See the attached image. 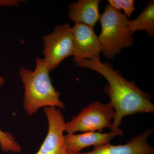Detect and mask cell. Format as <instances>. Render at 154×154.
Instances as JSON below:
<instances>
[{
	"instance_id": "6da1fadb",
	"label": "cell",
	"mask_w": 154,
	"mask_h": 154,
	"mask_svg": "<svg viewBox=\"0 0 154 154\" xmlns=\"http://www.w3.org/2000/svg\"><path fill=\"white\" fill-rule=\"evenodd\" d=\"M75 62L77 66L97 72L107 80L108 85L103 90L109 96L115 112L111 130L118 128L125 116L137 113H154V105L150 94L140 90L134 82L127 81L109 63L102 62L99 57Z\"/></svg>"
},
{
	"instance_id": "7a4b0ae2",
	"label": "cell",
	"mask_w": 154,
	"mask_h": 154,
	"mask_svg": "<svg viewBox=\"0 0 154 154\" xmlns=\"http://www.w3.org/2000/svg\"><path fill=\"white\" fill-rule=\"evenodd\" d=\"M49 71L43 59L37 57L34 70L22 67L19 73L24 84V108L27 114L32 116L42 107L65 108L60 99V94L53 86Z\"/></svg>"
},
{
	"instance_id": "3957f363",
	"label": "cell",
	"mask_w": 154,
	"mask_h": 154,
	"mask_svg": "<svg viewBox=\"0 0 154 154\" xmlns=\"http://www.w3.org/2000/svg\"><path fill=\"white\" fill-rule=\"evenodd\" d=\"M128 18L110 5L105 7L100 16L101 31L98 36L102 53L105 57L113 59L123 48L133 43V33L128 30Z\"/></svg>"
},
{
	"instance_id": "277c9868",
	"label": "cell",
	"mask_w": 154,
	"mask_h": 154,
	"mask_svg": "<svg viewBox=\"0 0 154 154\" xmlns=\"http://www.w3.org/2000/svg\"><path fill=\"white\" fill-rule=\"evenodd\" d=\"M115 115V110L110 102L105 104L95 101L82 109L78 115L72 117L71 121L65 123L64 131L68 134L78 131L102 132L105 128H111V121Z\"/></svg>"
},
{
	"instance_id": "5b68a950",
	"label": "cell",
	"mask_w": 154,
	"mask_h": 154,
	"mask_svg": "<svg viewBox=\"0 0 154 154\" xmlns=\"http://www.w3.org/2000/svg\"><path fill=\"white\" fill-rule=\"evenodd\" d=\"M43 59L50 72L65 59L73 55L72 27L67 24L56 26L52 33L43 37Z\"/></svg>"
},
{
	"instance_id": "8992f818",
	"label": "cell",
	"mask_w": 154,
	"mask_h": 154,
	"mask_svg": "<svg viewBox=\"0 0 154 154\" xmlns=\"http://www.w3.org/2000/svg\"><path fill=\"white\" fill-rule=\"evenodd\" d=\"M48 122V131L40 148L35 154H67L65 143L64 118L61 109L55 107H45Z\"/></svg>"
},
{
	"instance_id": "52a82bcc",
	"label": "cell",
	"mask_w": 154,
	"mask_h": 154,
	"mask_svg": "<svg viewBox=\"0 0 154 154\" xmlns=\"http://www.w3.org/2000/svg\"><path fill=\"white\" fill-rule=\"evenodd\" d=\"M74 61L99 57L102 48L94 28L81 23L72 27Z\"/></svg>"
},
{
	"instance_id": "ba28073f",
	"label": "cell",
	"mask_w": 154,
	"mask_h": 154,
	"mask_svg": "<svg viewBox=\"0 0 154 154\" xmlns=\"http://www.w3.org/2000/svg\"><path fill=\"white\" fill-rule=\"evenodd\" d=\"M153 129L147 130L124 145H112L110 143L95 146L92 151L86 153L67 152V154H153L154 149L149 144V137Z\"/></svg>"
},
{
	"instance_id": "9c48e42d",
	"label": "cell",
	"mask_w": 154,
	"mask_h": 154,
	"mask_svg": "<svg viewBox=\"0 0 154 154\" xmlns=\"http://www.w3.org/2000/svg\"><path fill=\"white\" fill-rule=\"evenodd\" d=\"M123 134V131L118 128L107 133L90 131L79 134H67L64 136L65 143L67 151L79 153L83 149L90 146L109 143L115 137L121 136Z\"/></svg>"
},
{
	"instance_id": "30bf717a",
	"label": "cell",
	"mask_w": 154,
	"mask_h": 154,
	"mask_svg": "<svg viewBox=\"0 0 154 154\" xmlns=\"http://www.w3.org/2000/svg\"><path fill=\"white\" fill-rule=\"evenodd\" d=\"M100 0H79L69 6L68 17L75 23H81L94 28L100 19Z\"/></svg>"
},
{
	"instance_id": "8fae6325",
	"label": "cell",
	"mask_w": 154,
	"mask_h": 154,
	"mask_svg": "<svg viewBox=\"0 0 154 154\" xmlns=\"http://www.w3.org/2000/svg\"><path fill=\"white\" fill-rule=\"evenodd\" d=\"M128 30L133 34L139 30L146 31L150 37L154 36V1H149L142 13L137 18L128 20Z\"/></svg>"
},
{
	"instance_id": "7c38bea8",
	"label": "cell",
	"mask_w": 154,
	"mask_h": 154,
	"mask_svg": "<svg viewBox=\"0 0 154 154\" xmlns=\"http://www.w3.org/2000/svg\"><path fill=\"white\" fill-rule=\"evenodd\" d=\"M5 79L0 76V87L5 83ZM0 147L3 151L12 152L14 153H20L22 146L15 140L13 134L9 132H4L0 129Z\"/></svg>"
},
{
	"instance_id": "4fadbf2b",
	"label": "cell",
	"mask_w": 154,
	"mask_h": 154,
	"mask_svg": "<svg viewBox=\"0 0 154 154\" xmlns=\"http://www.w3.org/2000/svg\"><path fill=\"white\" fill-rule=\"evenodd\" d=\"M108 2L109 5L116 10H123L128 18H130L135 11L134 0H108Z\"/></svg>"
},
{
	"instance_id": "5bb4252c",
	"label": "cell",
	"mask_w": 154,
	"mask_h": 154,
	"mask_svg": "<svg viewBox=\"0 0 154 154\" xmlns=\"http://www.w3.org/2000/svg\"><path fill=\"white\" fill-rule=\"evenodd\" d=\"M25 1L21 0H0V8L1 7H10L14 6L18 7L20 3Z\"/></svg>"
}]
</instances>
